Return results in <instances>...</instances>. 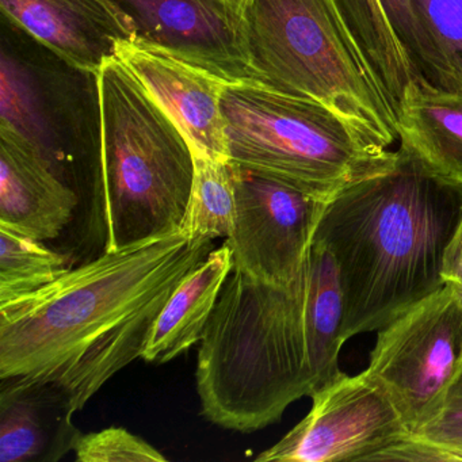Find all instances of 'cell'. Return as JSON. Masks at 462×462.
<instances>
[{
  "instance_id": "23",
  "label": "cell",
  "mask_w": 462,
  "mask_h": 462,
  "mask_svg": "<svg viewBox=\"0 0 462 462\" xmlns=\"http://www.w3.org/2000/svg\"><path fill=\"white\" fill-rule=\"evenodd\" d=\"M412 434L448 451L454 461H462V367L448 386L437 415Z\"/></svg>"
},
{
  "instance_id": "22",
  "label": "cell",
  "mask_w": 462,
  "mask_h": 462,
  "mask_svg": "<svg viewBox=\"0 0 462 462\" xmlns=\"http://www.w3.org/2000/svg\"><path fill=\"white\" fill-rule=\"evenodd\" d=\"M74 451L79 462L167 461L162 451L123 427L80 434Z\"/></svg>"
},
{
  "instance_id": "2",
  "label": "cell",
  "mask_w": 462,
  "mask_h": 462,
  "mask_svg": "<svg viewBox=\"0 0 462 462\" xmlns=\"http://www.w3.org/2000/svg\"><path fill=\"white\" fill-rule=\"evenodd\" d=\"M461 220L462 190L400 151L391 169L328 202L315 240L331 251L339 270L345 342L378 331L445 286L443 254Z\"/></svg>"
},
{
  "instance_id": "11",
  "label": "cell",
  "mask_w": 462,
  "mask_h": 462,
  "mask_svg": "<svg viewBox=\"0 0 462 462\" xmlns=\"http://www.w3.org/2000/svg\"><path fill=\"white\" fill-rule=\"evenodd\" d=\"M140 36L188 56L228 82L255 80L236 21L210 0H117ZM258 82V80H255Z\"/></svg>"
},
{
  "instance_id": "9",
  "label": "cell",
  "mask_w": 462,
  "mask_h": 462,
  "mask_svg": "<svg viewBox=\"0 0 462 462\" xmlns=\"http://www.w3.org/2000/svg\"><path fill=\"white\" fill-rule=\"evenodd\" d=\"M328 202L236 169V220L226 240L234 270L288 286L301 274Z\"/></svg>"
},
{
  "instance_id": "19",
  "label": "cell",
  "mask_w": 462,
  "mask_h": 462,
  "mask_svg": "<svg viewBox=\"0 0 462 462\" xmlns=\"http://www.w3.org/2000/svg\"><path fill=\"white\" fill-rule=\"evenodd\" d=\"M194 178L182 231L197 242L228 239L236 220V167L193 152Z\"/></svg>"
},
{
  "instance_id": "24",
  "label": "cell",
  "mask_w": 462,
  "mask_h": 462,
  "mask_svg": "<svg viewBox=\"0 0 462 462\" xmlns=\"http://www.w3.org/2000/svg\"><path fill=\"white\" fill-rule=\"evenodd\" d=\"M435 33L462 56V0H419Z\"/></svg>"
},
{
  "instance_id": "5",
  "label": "cell",
  "mask_w": 462,
  "mask_h": 462,
  "mask_svg": "<svg viewBox=\"0 0 462 462\" xmlns=\"http://www.w3.org/2000/svg\"><path fill=\"white\" fill-rule=\"evenodd\" d=\"M93 77L104 253L182 231L194 178L188 139L115 56Z\"/></svg>"
},
{
  "instance_id": "18",
  "label": "cell",
  "mask_w": 462,
  "mask_h": 462,
  "mask_svg": "<svg viewBox=\"0 0 462 462\" xmlns=\"http://www.w3.org/2000/svg\"><path fill=\"white\" fill-rule=\"evenodd\" d=\"M413 72L443 88H462V56L432 29L419 0H378Z\"/></svg>"
},
{
  "instance_id": "4",
  "label": "cell",
  "mask_w": 462,
  "mask_h": 462,
  "mask_svg": "<svg viewBox=\"0 0 462 462\" xmlns=\"http://www.w3.org/2000/svg\"><path fill=\"white\" fill-rule=\"evenodd\" d=\"M240 36L254 79L323 105L386 150L399 139L396 102L343 0H248Z\"/></svg>"
},
{
  "instance_id": "17",
  "label": "cell",
  "mask_w": 462,
  "mask_h": 462,
  "mask_svg": "<svg viewBox=\"0 0 462 462\" xmlns=\"http://www.w3.org/2000/svg\"><path fill=\"white\" fill-rule=\"evenodd\" d=\"M305 337L313 393L337 380L342 370L346 300L339 270L331 251L313 239L305 263Z\"/></svg>"
},
{
  "instance_id": "27",
  "label": "cell",
  "mask_w": 462,
  "mask_h": 462,
  "mask_svg": "<svg viewBox=\"0 0 462 462\" xmlns=\"http://www.w3.org/2000/svg\"><path fill=\"white\" fill-rule=\"evenodd\" d=\"M102 12L106 13L107 17L113 21L121 37H134L139 34L136 23L134 18L118 5L117 0H90Z\"/></svg>"
},
{
  "instance_id": "14",
  "label": "cell",
  "mask_w": 462,
  "mask_h": 462,
  "mask_svg": "<svg viewBox=\"0 0 462 462\" xmlns=\"http://www.w3.org/2000/svg\"><path fill=\"white\" fill-rule=\"evenodd\" d=\"M5 15L72 69L94 75L121 37L90 0H0Z\"/></svg>"
},
{
  "instance_id": "7",
  "label": "cell",
  "mask_w": 462,
  "mask_h": 462,
  "mask_svg": "<svg viewBox=\"0 0 462 462\" xmlns=\"http://www.w3.org/2000/svg\"><path fill=\"white\" fill-rule=\"evenodd\" d=\"M462 367V294L445 285L381 327L367 373L411 432L431 420Z\"/></svg>"
},
{
  "instance_id": "20",
  "label": "cell",
  "mask_w": 462,
  "mask_h": 462,
  "mask_svg": "<svg viewBox=\"0 0 462 462\" xmlns=\"http://www.w3.org/2000/svg\"><path fill=\"white\" fill-rule=\"evenodd\" d=\"M0 125L20 134L58 169L60 150L33 77L6 50L0 58Z\"/></svg>"
},
{
  "instance_id": "26",
  "label": "cell",
  "mask_w": 462,
  "mask_h": 462,
  "mask_svg": "<svg viewBox=\"0 0 462 462\" xmlns=\"http://www.w3.org/2000/svg\"><path fill=\"white\" fill-rule=\"evenodd\" d=\"M442 280L462 294V220L443 254Z\"/></svg>"
},
{
  "instance_id": "10",
  "label": "cell",
  "mask_w": 462,
  "mask_h": 462,
  "mask_svg": "<svg viewBox=\"0 0 462 462\" xmlns=\"http://www.w3.org/2000/svg\"><path fill=\"white\" fill-rule=\"evenodd\" d=\"M113 56L177 124L191 151L229 161L221 96L228 80L145 37H118Z\"/></svg>"
},
{
  "instance_id": "29",
  "label": "cell",
  "mask_w": 462,
  "mask_h": 462,
  "mask_svg": "<svg viewBox=\"0 0 462 462\" xmlns=\"http://www.w3.org/2000/svg\"><path fill=\"white\" fill-rule=\"evenodd\" d=\"M210 2H213V4L220 5V6H223L224 9H226V6H224L223 2H221V0H210Z\"/></svg>"
},
{
  "instance_id": "3",
  "label": "cell",
  "mask_w": 462,
  "mask_h": 462,
  "mask_svg": "<svg viewBox=\"0 0 462 462\" xmlns=\"http://www.w3.org/2000/svg\"><path fill=\"white\" fill-rule=\"evenodd\" d=\"M305 291V266L288 286L231 273L199 342L197 391L208 420L253 432L312 396Z\"/></svg>"
},
{
  "instance_id": "28",
  "label": "cell",
  "mask_w": 462,
  "mask_h": 462,
  "mask_svg": "<svg viewBox=\"0 0 462 462\" xmlns=\"http://www.w3.org/2000/svg\"><path fill=\"white\" fill-rule=\"evenodd\" d=\"M221 2L226 6L228 14L236 21L240 28V17H242L243 9H245L248 0H221Z\"/></svg>"
},
{
  "instance_id": "13",
  "label": "cell",
  "mask_w": 462,
  "mask_h": 462,
  "mask_svg": "<svg viewBox=\"0 0 462 462\" xmlns=\"http://www.w3.org/2000/svg\"><path fill=\"white\" fill-rule=\"evenodd\" d=\"M399 151L424 172L462 190V88L415 75L397 102Z\"/></svg>"
},
{
  "instance_id": "1",
  "label": "cell",
  "mask_w": 462,
  "mask_h": 462,
  "mask_svg": "<svg viewBox=\"0 0 462 462\" xmlns=\"http://www.w3.org/2000/svg\"><path fill=\"white\" fill-rule=\"evenodd\" d=\"M212 251L185 231L134 243L0 302V378L58 386L72 412L142 358L156 319Z\"/></svg>"
},
{
  "instance_id": "25",
  "label": "cell",
  "mask_w": 462,
  "mask_h": 462,
  "mask_svg": "<svg viewBox=\"0 0 462 462\" xmlns=\"http://www.w3.org/2000/svg\"><path fill=\"white\" fill-rule=\"evenodd\" d=\"M374 461L450 462L454 461V458L448 451L427 442V440L421 439V438L416 437L415 434L411 432L404 439L399 440L394 445L386 448L385 450L375 454L372 459V462Z\"/></svg>"
},
{
  "instance_id": "16",
  "label": "cell",
  "mask_w": 462,
  "mask_h": 462,
  "mask_svg": "<svg viewBox=\"0 0 462 462\" xmlns=\"http://www.w3.org/2000/svg\"><path fill=\"white\" fill-rule=\"evenodd\" d=\"M234 270L232 251L224 243L197 264L178 285L156 319L143 359L166 364L199 343Z\"/></svg>"
},
{
  "instance_id": "12",
  "label": "cell",
  "mask_w": 462,
  "mask_h": 462,
  "mask_svg": "<svg viewBox=\"0 0 462 462\" xmlns=\"http://www.w3.org/2000/svg\"><path fill=\"white\" fill-rule=\"evenodd\" d=\"M78 201L48 159L0 125V226L47 242L69 226Z\"/></svg>"
},
{
  "instance_id": "8",
  "label": "cell",
  "mask_w": 462,
  "mask_h": 462,
  "mask_svg": "<svg viewBox=\"0 0 462 462\" xmlns=\"http://www.w3.org/2000/svg\"><path fill=\"white\" fill-rule=\"evenodd\" d=\"M310 413L256 462H372L411 430L383 386L365 372L345 373L312 394Z\"/></svg>"
},
{
  "instance_id": "21",
  "label": "cell",
  "mask_w": 462,
  "mask_h": 462,
  "mask_svg": "<svg viewBox=\"0 0 462 462\" xmlns=\"http://www.w3.org/2000/svg\"><path fill=\"white\" fill-rule=\"evenodd\" d=\"M66 256L0 226V302L37 291L69 272Z\"/></svg>"
},
{
  "instance_id": "6",
  "label": "cell",
  "mask_w": 462,
  "mask_h": 462,
  "mask_svg": "<svg viewBox=\"0 0 462 462\" xmlns=\"http://www.w3.org/2000/svg\"><path fill=\"white\" fill-rule=\"evenodd\" d=\"M221 113L236 169L321 201L391 169L399 158V151L370 142L323 105L255 80L229 83Z\"/></svg>"
},
{
  "instance_id": "15",
  "label": "cell",
  "mask_w": 462,
  "mask_h": 462,
  "mask_svg": "<svg viewBox=\"0 0 462 462\" xmlns=\"http://www.w3.org/2000/svg\"><path fill=\"white\" fill-rule=\"evenodd\" d=\"M69 402L66 394L51 383L2 380L0 393V461H58L74 450L82 432L53 423L71 420L74 413L59 408ZM71 408V407H69Z\"/></svg>"
}]
</instances>
